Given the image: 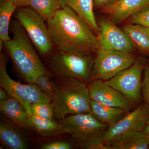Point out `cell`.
<instances>
[{"mask_svg":"<svg viewBox=\"0 0 149 149\" xmlns=\"http://www.w3.org/2000/svg\"><path fill=\"white\" fill-rule=\"evenodd\" d=\"M117 0H93L94 7L95 8H102L105 6L109 5Z\"/></svg>","mask_w":149,"mask_h":149,"instance_id":"28","label":"cell"},{"mask_svg":"<svg viewBox=\"0 0 149 149\" xmlns=\"http://www.w3.org/2000/svg\"><path fill=\"white\" fill-rule=\"evenodd\" d=\"M129 24L149 28V6L141 9L127 19Z\"/></svg>","mask_w":149,"mask_h":149,"instance_id":"26","label":"cell"},{"mask_svg":"<svg viewBox=\"0 0 149 149\" xmlns=\"http://www.w3.org/2000/svg\"><path fill=\"white\" fill-rule=\"evenodd\" d=\"M91 100L108 106L119 108L128 112L135 109V105L127 97L104 81L92 80L88 85Z\"/></svg>","mask_w":149,"mask_h":149,"instance_id":"12","label":"cell"},{"mask_svg":"<svg viewBox=\"0 0 149 149\" xmlns=\"http://www.w3.org/2000/svg\"><path fill=\"white\" fill-rule=\"evenodd\" d=\"M128 112L122 109L108 106L91 100L90 113L99 122L109 126L116 123Z\"/></svg>","mask_w":149,"mask_h":149,"instance_id":"18","label":"cell"},{"mask_svg":"<svg viewBox=\"0 0 149 149\" xmlns=\"http://www.w3.org/2000/svg\"><path fill=\"white\" fill-rule=\"evenodd\" d=\"M17 8L10 0H1L0 40L3 42L11 40L9 36L11 17Z\"/></svg>","mask_w":149,"mask_h":149,"instance_id":"21","label":"cell"},{"mask_svg":"<svg viewBox=\"0 0 149 149\" xmlns=\"http://www.w3.org/2000/svg\"><path fill=\"white\" fill-rule=\"evenodd\" d=\"M57 121L62 134L70 135L81 148L106 149L103 140L109 125L99 122L91 113L71 115Z\"/></svg>","mask_w":149,"mask_h":149,"instance_id":"4","label":"cell"},{"mask_svg":"<svg viewBox=\"0 0 149 149\" xmlns=\"http://www.w3.org/2000/svg\"><path fill=\"white\" fill-rule=\"evenodd\" d=\"M148 149H149V139H148Z\"/></svg>","mask_w":149,"mask_h":149,"instance_id":"32","label":"cell"},{"mask_svg":"<svg viewBox=\"0 0 149 149\" xmlns=\"http://www.w3.org/2000/svg\"><path fill=\"white\" fill-rule=\"evenodd\" d=\"M55 89L51 99L54 118L68 115L91 113V99L88 85L74 77L55 79Z\"/></svg>","mask_w":149,"mask_h":149,"instance_id":"3","label":"cell"},{"mask_svg":"<svg viewBox=\"0 0 149 149\" xmlns=\"http://www.w3.org/2000/svg\"><path fill=\"white\" fill-rule=\"evenodd\" d=\"M46 58V67L55 79L74 77L89 85L94 64L93 55L63 52L56 49Z\"/></svg>","mask_w":149,"mask_h":149,"instance_id":"5","label":"cell"},{"mask_svg":"<svg viewBox=\"0 0 149 149\" xmlns=\"http://www.w3.org/2000/svg\"><path fill=\"white\" fill-rule=\"evenodd\" d=\"M143 133L146 136L148 139H149V118L148 120L147 121L146 126L144 128L143 130Z\"/></svg>","mask_w":149,"mask_h":149,"instance_id":"31","label":"cell"},{"mask_svg":"<svg viewBox=\"0 0 149 149\" xmlns=\"http://www.w3.org/2000/svg\"><path fill=\"white\" fill-rule=\"evenodd\" d=\"M0 111L5 117L19 127L27 131L34 130L29 113L15 99L9 97L5 101L1 103Z\"/></svg>","mask_w":149,"mask_h":149,"instance_id":"15","label":"cell"},{"mask_svg":"<svg viewBox=\"0 0 149 149\" xmlns=\"http://www.w3.org/2000/svg\"><path fill=\"white\" fill-rule=\"evenodd\" d=\"M61 7H68L97 34L99 27L94 13L93 0H59Z\"/></svg>","mask_w":149,"mask_h":149,"instance_id":"16","label":"cell"},{"mask_svg":"<svg viewBox=\"0 0 149 149\" xmlns=\"http://www.w3.org/2000/svg\"><path fill=\"white\" fill-rule=\"evenodd\" d=\"M77 146L73 139L71 140L67 139L56 138L51 139L44 142L40 146L42 149H72Z\"/></svg>","mask_w":149,"mask_h":149,"instance_id":"23","label":"cell"},{"mask_svg":"<svg viewBox=\"0 0 149 149\" xmlns=\"http://www.w3.org/2000/svg\"><path fill=\"white\" fill-rule=\"evenodd\" d=\"M47 23L56 49L85 55L97 51L96 33L68 7H61Z\"/></svg>","mask_w":149,"mask_h":149,"instance_id":"1","label":"cell"},{"mask_svg":"<svg viewBox=\"0 0 149 149\" xmlns=\"http://www.w3.org/2000/svg\"><path fill=\"white\" fill-rule=\"evenodd\" d=\"M8 93L3 88H0V103L5 101L9 97Z\"/></svg>","mask_w":149,"mask_h":149,"instance_id":"30","label":"cell"},{"mask_svg":"<svg viewBox=\"0 0 149 149\" xmlns=\"http://www.w3.org/2000/svg\"><path fill=\"white\" fill-rule=\"evenodd\" d=\"M107 149H148V140L143 131L123 134L105 145Z\"/></svg>","mask_w":149,"mask_h":149,"instance_id":"17","label":"cell"},{"mask_svg":"<svg viewBox=\"0 0 149 149\" xmlns=\"http://www.w3.org/2000/svg\"><path fill=\"white\" fill-rule=\"evenodd\" d=\"M149 118V105L144 102L132 111L128 112L116 123L109 126L104 138V146L105 147L112 140L123 134L143 131Z\"/></svg>","mask_w":149,"mask_h":149,"instance_id":"11","label":"cell"},{"mask_svg":"<svg viewBox=\"0 0 149 149\" xmlns=\"http://www.w3.org/2000/svg\"><path fill=\"white\" fill-rule=\"evenodd\" d=\"M49 74H43L39 75L35 80V84L46 95L52 99L56 87L55 80H51Z\"/></svg>","mask_w":149,"mask_h":149,"instance_id":"24","label":"cell"},{"mask_svg":"<svg viewBox=\"0 0 149 149\" xmlns=\"http://www.w3.org/2000/svg\"><path fill=\"white\" fill-rule=\"evenodd\" d=\"M10 28L13 37L9 41L4 42L3 46L22 79L27 83L35 84L39 75H51L19 22L17 19L11 20Z\"/></svg>","mask_w":149,"mask_h":149,"instance_id":"2","label":"cell"},{"mask_svg":"<svg viewBox=\"0 0 149 149\" xmlns=\"http://www.w3.org/2000/svg\"><path fill=\"white\" fill-rule=\"evenodd\" d=\"M31 119L34 131L41 136L50 137L63 135L55 119L42 118L35 115H32Z\"/></svg>","mask_w":149,"mask_h":149,"instance_id":"20","label":"cell"},{"mask_svg":"<svg viewBox=\"0 0 149 149\" xmlns=\"http://www.w3.org/2000/svg\"><path fill=\"white\" fill-rule=\"evenodd\" d=\"M17 7H26L29 6L30 0H10Z\"/></svg>","mask_w":149,"mask_h":149,"instance_id":"29","label":"cell"},{"mask_svg":"<svg viewBox=\"0 0 149 149\" xmlns=\"http://www.w3.org/2000/svg\"><path fill=\"white\" fill-rule=\"evenodd\" d=\"M122 29L134 47L144 53H149V28L128 23L123 26Z\"/></svg>","mask_w":149,"mask_h":149,"instance_id":"19","label":"cell"},{"mask_svg":"<svg viewBox=\"0 0 149 149\" xmlns=\"http://www.w3.org/2000/svg\"><path fill=\"white\" fill-rule=\"evenodd\" d=\"M143 69L142 63L136 61L111 79L104 81L125 96L135 106L138 105L141 102Z\"/></svg>","mask_w":149,"mask_h":149,"instance_id":"9","label":"cell"},{"mask_svg":"<svg viewBox=\"0 0 149 149\" xmlns=\"http://www.w3.org/2000/svg\"><path fill=\"white\" fill-rule=\"evenodd\" d=\"M29 7L47 22L61 8L59 0H30Z\"/></svg>","mask_w":149,"mask_h":149,"instance_id":"22","label":"cell"},{"mask_svg":"<svg viewBox=\"0 0 149 149\" xmlns=\"http://www.w3.org/2000/svg\"><path fill=\"white\" fill-rule=\"evenodd\" d=\"M0 86L25 108L30 117L31 105L35 103H51V99L42 92L35 84H22L12 79L6 69L8 56L5 52H0Z\"/></svg>","mask_w":149,"mask_h":149,"instance_id":"6","label":"cell"},{"mask_svg":"<svg viewBox=\"0 0 149 149\" xmlns=\"http://www.w3.org/2000/svg\"><path fill=\"white\" fill-rule=\"evenodd\" d=\"M142 91L144 101L149 105V66L145 68Z\"/></svg>","mask_w":149,"mask_h":149,"instance_id":"27","label":"cell"},{"mask_svg":"<svg viewBox=\"0 0 149 149\" xmlns=\"http://www.w3.org/2000/svg\"><path fill=\"white\" fill-rule=\"evenodd\" d=\"M32 115L45 118L54 119L53 108L51 103L38 102L31 105Z\"/></svg>","mask_w":149,"mask_h":149,"instance_id":"25","label":"cell"},{"mask_svg":"<svg viewBox=\"0 0 149 149\" xmlns=\"http://www.w3.org/2000/svg\"><path fill=\"white\" fill-rule=\"evenodd\" d=\"M97 37L98 50L118 51L133 53L135 48L123 29L110 19H102L98 25Z\"/></svg>","mask_w":149,"mask_h":149,"instance_id":"10","label":"cell"},{"mask_svg":"<svg viewBox=\"0 0 149 149\" xmlns=\"http://www.w3.org/2000/svg\"><path fill=\"white\" fill-rule=\"evenodd\" d=\"M16 18L41 55L46 58L53 52L55 47L44 19L29 6L19 8Z\"/></svg>","mask_w":149,"mask_h":149,"instance_id":"7","label":"cell"},{"mask_svg":"<svg viewBox=\"0 0 149 149\" xmlns=\"http://www.w3.org/2000/svg\"><path fill=\"white\" fill-rule=\"evenodd\" d=\"M149 6V0H117L101 8L116 24L127 19L137 11Z\"/></svg>","mask_w":149,"mask_h":149,"instance_id":"14","label":"cell"},{"mask_svg":"<svg viewBox=\"0 0 149 149\" xmlns=\"http://www.w3.org/2000/svg\"><path fill=\"white\" fill-rule=\"evenodd\" d=\"M135 60L136 57L132 53L98 50L94 59L91 81L109 80L131 66Z\"/></svg>","mask_w":149,"mask_h":149,"instance_id":"8","label":"cell"},{"mask_svg":"<svg viewBox=\"0 0 149 149\" xmlns=\"http://www.w3.org/2000/svg\"><path fill=\"white\" fill-rule=\"evenodd\" d=\"M25 130L1 115L0 140L6 148H29V139Z\"/></svg>","mask_w":149,"mask_h":149,"instance_id":"13","label":"cell"}]
</instances>
